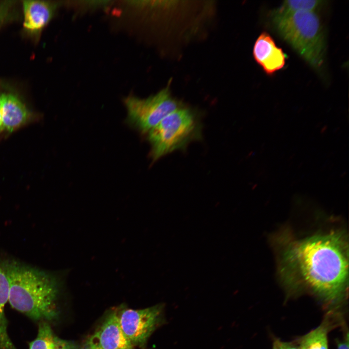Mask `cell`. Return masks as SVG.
I'll use <instances>...</instances> for the list:
<instances>
[{
  "mask_svg": "<svg viewBox=\"0 0 349 349\" xmlns=\"http://www.w3.org/2000/svg\"><path fill=\"white\" fill-rule=\"evenodd\" d=\"M279 237V272L286 284L306 288L329 303L345 295L349 277L345 233L333 230L296 239L286 232Z\"/></svg>",
  "mask_w": 349,
  "mask_h": 349,
  "instance_id": "cell-1",
  "label": "cell"
},
{
  "mask_svg": "<svg viewBox=\"0 0 349 349\" xmlns=\"http://www.w3.org/2000/svg\"><path fill=\"white\" fill-rule=\"evenodd\" d=\"M0 267L9 281L8 301L13 308L40 322L56 317L59 282L55 275L14 260L3 261Z\"/></svg>",
  "mask_w": 349,
  "mask_h": 349,
  "instance_id": "cell-2",
  "label": "cell"
},
{
  "mask_svg": "<svg viewBox=\"0 0 349 349\" xmlns=\"http://www.w3.org/2000/svg\"><path fill=\"white\" fill-rule=\"evenodd\" d=\"M270 16L281 37L314 68H320L324 62L326 41L316 12L301 11Z\"/></svg>",
  "mask_w": 349,
  "mask_h": 349,
  "instance_id": "cell-3",
  "label": "cell"
},
{
  "mask_svg": "<svg viewBox=\"0 0 349 349\" xmlns=\"http://www.w3.org/2000/svg\"><path fill=\"white\" fill-rule=\"evenodd\" d=\"M147 134L153 161L174 151L185 148L201 139L202 126L198 116L182 106L163 118Z\"/></svg>",
  "mask_w": 349,
  "mask_h": 349,
  "instance_id": "cell-4",
  "label": "cell"
},
{
  "mask_svg": "<svg viewBox=\"0 0 349 349\" xmlns=\"http://www.w3.org/2000/svg\"><path fill=\"white\" fill-rule=\"evenodd\" d=\"M129 124L148 133L169 114L182 107L171 95L168 87L146 98L128 96L125 100Z\"/></svg>",
  "mask_w": 349,
  "mask_h": 349,
  "instance_id": "cell-5",
  "label": "cell"
},
{
  "mask_svg": "<svg viewBox=\"0 0 349 349\" xmlns=\"http://www.w3.org/2000/svg\"><path fill=\"white\" fill-rule=\"evenodd\" d=\"M163 306L158 304L142 309H127L117 314L121 329L133 345H143L163 322Z\"/></svg>",
  "mask_w": 349,
  "mask_h": 349,
  "instance_id": "cell-6",
  "label": "cell"
},
{
  "mask_svg": "<svg viewBox=\"0 0 349 349\" xmlns=\"http://www.w3.org/2000/svg\"><path fill=\"white\" fill-rule=\"evenodd\" d=\"M87 346L95 349H132L133 347L124 334L116 312L109 315L90 336Z\"/></svg>",
  "mask_w": 349,
  "mask_h": 349,
  "instance_id": "cell-7",
  "label": "cell"
},
{
  "mask_svg": "<svg viewBox=\"0 0 349 349\" xmlns=\"http://www.w3.org/2000/svg\"><path fill=\"white\" fill-rule=\"evenodd\" d=\"M253 56L256 63L268 75L282 69L286 63V55L278 47L272 37L267 32H262L254 46Z\"/></svg>",
  "mask_w": 349,
  "mask_h": 349,
  "instance_id": "cell-8",
  "label": "cell"
},
{
  "mask_svg": "<svg viewBox=\"0 0 349 349\" xmlns=\"http://www.w3.org/2000/svg\"><path fill=\"white\" fill-rule=\"evenodd\" d=\"M0 107L2 130L12 132L26 123L30 117L25 105L12 94L0 95Z\"/></svg>",
  "mask_w": 349,
  "mask_h": 349,
  "instance_id": "cell-9",
  "label": "cell"
},
{
  "mask_svg": "<svg viewBox=\"0 0 349 349\" xmlns=\"http://www.w3.org/2000/svg\"><path fill=\"white\" fill-rule=\"evenodd\" d=\"M24 27L31 31L44 27L51 18L54 6L42 0H27L23 1Z\"/></svg>",
  "mask_w": 349,
  "mask_h": 349,
  "instance_id": "cell-10",
  "label": "cell"
},
{
  "mask_svg": "<svg viewBox=\"0 0 349 349\" xmlns=\"http://www.w3.org/2000/svg\"><path fill=\"white\" fill-rule=\"evenodd\" d=\"M29 349H76V348L73 343L57 336L48 322L41 321L36 338L29 344Z\"/></svg>",
  "mask_w": 349,
  "mask_h": 349,
  "instance_id": "cell-11",
  "label": "cell"
},
{
  "mask_svg": "<svg viewBox=\"0 0 349 349\" xmlns=\"http://www.w3.org/2000/svg\"><path fill=\"white\" fill-rule=\"evenodd\" d=\"M9 285L7 277L0 267V349H17L8 332L5 307L9 300Z\"/></svg>",
  "mask_w": 349,
  "mask_h": 349,
  "instance_id": "cell-12",
  "label": "cell"
},
{
  "mask_svg": "<svg viewBox=\"0 0 349 349\" xmlns=\"http://www.w3.org/2000/svg\"><path fill=\"white\" fill-rule=\"evenodd\" d=\"M328 325L326 321L303 336L299 343V349H328Z\"/></svg>",
  "mask_w": 349,
  "mask_h": 349,
  "instance_id": "cell-13",
  "label": "cell"
},
{
  "mask_svg": "<svg viewBox=\"0 0 349 349\" xmlns=\"http://www.w3.org/2000/svg\"><path fill=\"white\" fill-rule=\"evenodd\" d=\"M322 2L316 0H286L271 12L270 15H282L301 11L316 12Z\"/></svg>",
  "mask_w": 349,
  "mask_h": 349,
  "instance_id": "cell-14",
  "label": "cell"
},
{
  "mask_svg": "<svg viewBox=\"0 0 349 349\" xmlns=\"http://www.w3.org/2000/svg\"><path fill=\"white\" fill-rule=\"evenodd\" d=\"M272 349H299L294 345L288 342L282 341L279 339L274 341Z\"/></svg>",
  "mask_w": 349,
  "mask_h": 349,
  "instance_id": "cell-15",
  "label": "cell"
},
{
  "mask_svg": "<svg viewBox=\"0 0 349 349\" xmlns=\"http://www.w3.org/2000/svg\"><path fill=\"white\" fill-rule=\"evenodd\" d=\"M9 3H3L0 5V25L3 22L5 18L9 9Z\"/></svg>",
  "mask_w": 349,
  "mask_h": 349,
  "instance_id": "cell-16",
  "label": "cell"
},
{
  "mask_svg": "<svg viewBox=\"0 0 349 349\" xmlns=\"http://www.w3.org/2000/svg\"><path fill=\"white\" fill-rule=\"evenodd\" d=\"M338 349H349V336L347 339L342 342H339L338 344Z\"/></svg>",
  "mask_w": 349,
  "mask_h": 349,
  "instance_id": "cell-17",
  "label": "cell"
},
{
  "mask_svg": "<svg viewBox=\"0 0 349 349\" xmlns=\"http://www.w3.org/2000/svg\"><path fill=\"white\" fill-rule=\"evenodd\" d=\"M2 130V121H1V112H0V131Z\"/></svg>",
  "mask_w": 349,
  "mask_h": 349,
  "instance_id": "cell-18",
  "label": "cell"
},
{
  "mask_svg": "<svg viewBox=\"0 0 349 349\" xmlns=\"http://www.w3.org/2000/svg\"><path fill=\"white\" fill-rule=\"evenodd\" d=\"M85 349H94V348H90V347L87 346Z\"/></svg>",
  "mask_w": 349,
  "mask_h": 349,
  "instance_id": "cell-19",
  "label": "cell"
}]
</instances>
